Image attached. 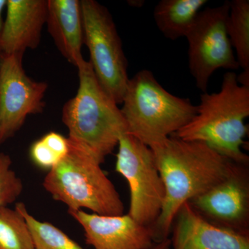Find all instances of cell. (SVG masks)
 <instances>
[{"label":"cell","mask_w":249,"mask_h":249,"mask_svg":"<svg viewBox=\"0 0 249 249\" xmlns=\"http://www.w3.org/2000/svg\"><path fill=\"white\" fill-rule=\"evenodd\" d=\"M80 3L90 65L103 89L116 104H121L129 79L128 62L112 16L95 0Z\"/></svg>","instance_id":"cell-6"},{"label":"cell","mask_w":249,"mask_h":249,"mask_svg":"<svg viewBox=\"0 0 249 249\" xmlns=\"http://www.w3.org/2000/svg\"><path fill=\"white\" fill-rule=\"evenodd\" d=\"M249 87L240 85L234 71L223 76L218 92L202 93L196 116L175 136L190 142H204L234 163H247L242 150L248 126Z\"/></svg>","instance_id":"cell-3"},{"label":"cell","mask_w":249,"mask_h":249,"mask_svg":"<svg viewBox=\"0 0 249 249\" xmlns=\"http://www.w3.org/2000/svg\"><path fill=\"white\" fill-rule=\"evenodd\" d=\"M76 94L65 103L62 121L69 131L70 143L102 163L127 133L121 108L103 89L89 61L77 67Z\"/></svg>","instance_id":"cell-2"},{"label":"cell","mask_w":249,"mask_h":249,"mask_svg":"<svg viewBox=\"0 0 249 249\" xmlns=\"http://www.w3.org/2000/svg\"><path fill=\"white\" fill-rule=\"evenodd\" d=\"M12 160L4 152H0V208L6 207L17 200L22 194V179L11 168Z\"/></svg>","instance_id":"cell-20"},{"label":"cell","mask_w":249,"mask_h":249,"mask_svg":"<svg viewBox=\"0 0 249 249\" xmlns=\"http://www.w3.org/2000/svg\"><path fill=\"white\" fill-rule=\"evenodd\" d=\"M23 54L0 55V145L13 138L31 115L42 114L49 85L30 78Z\"/></svg>","instance_id":"cell-9"},{"label":"cell","mask_w":249,"mask_h":249,"mask_svg":"<svg viewBox=\"0 0 249 249\" xmlns=\"http://www.w3.org/2000/svg\"><path fill=\"white\" fill-rule=\"evenodd\" d=\"M152 248H153V247H152Z\"/></svg>","instance_id":"cell-23"},{"label":"cell","mask_w":249,"mask_h":249,"mask_svg":"<svg viewBox=\"0 0 249 249\" xmlns=\"http://www.w3.org/2000/svg\"><path fill=\"white\" fill-rule=\"evenodd\" d=\"M117 146L115 169L128 183V214L151 227L161 212L165 196L155 156L148 145L128 133L121 137Z\"/></svg>","instance_id":"cell-7"},{"label":"cell","mask_w":249,"mask_h":249,"mask_svg":"<svg viewBox=\"0 0 249 249\" xmlns=\"http://www.w3.org/2000/svg\"><path fill=\"white\" fill-rule=\"evenodd\" d=\"M227 21L228 37L240 68L249 73V1L232 0L229 2Z\"/></svg>","instance_id":"cell-16"},{"label":"cell","mask_w":249,"mask_h":249,"mask_svg":"<svg viewBox=\"0 0 249 249\" xmlns=\"http://www.w3.org/2000/svg\"><path fill=\"white\" fill-rule=\"evenodd\" d=\"M249 189L237 170L194 199L193 206L209 217L226 224H237L248 213Z\"/></svg>","instance_id":"cell-14"},{"label":"cell","mask_w":249,"mask_h":249,"mask_svg":"<svg viewBox=\"0 0 249 249\" xmlns=\"http://www.w3.org/2000/svg\"><path fill=\"white\" fill-rule=\"evenodd\" d=\"M165 186V200L152 226L154 242L168 239L174 220L185 203L190 202L235 173L231 160L204 142L170 136L149 146Z\"/></svg>","instance_id":"cell-1"},{"label":"cell","mask_w":249,"mask_h":249,"mask_svg":"<svg viewBox=\"0 0 249 249\" xmlns=\"http://www.w3.org/2000/svg\"><path fill=\"white\" fill-rule=\"evenodd\" d=\"M0 249H35L25 219L8 206L0 208Z\"/></svg>","instance_id":"cell-18"},{"label":"cell","mask_w":249,"mask_h":249,"mask_svg":"<svg viewBox=\"0 0 249 249\" xmlns=\"http://www.w3.org/2000/svg\"><path fill=\"white\" fill-rule=\"evenodd\" d=\"M121 105L127 133L148 146L176 134L196 113L188 98L167 91L148 70L129 78Z\"/></svg>","instance_id":"cell-4"},{"label":"cell","mask_w":249,"mask_h":249,"mask_svg":"<svg viewBox=\"0 0 249 249\" xmlns=\"http://www.w3.org/2000/svg\"><path fill=\"white\" fill-rule=\"evenodd\" d=\"M70 148L68 138L52 131L33 142L29 149V156L36 166L50 170L66 157Z\"/></svg>","instance_id":"cell-19"},{"label":"cell","mask_w":249,"mask_h":249,"mask_svg":"<svg viewBox=\"0 0 249 249\" xmlns=\"http://www.w3.org/2000/svg\"><path fill=\"white\" fill-rule=\"evenodd\" d=\"M170 245H171L170 240L169 239H167L157 243V245L153 247L152 249H169Z\"/></svg>","instance_id":"cell-22"},{"label":"cell","mask_w":249,"mask_h":249,"mask_svg":"<svg viewBox=\"0 0 249 249\" xmlns=\"http://www.w3.org/2000/svg\"><path fill=\"white\" fill-rule=\"evenodd\" d=\"M48 0H7L0 36V55H24L38 47L46 24Z\"/></svg>","instance_id":"cell-12"},{"label":"cell","mask_w":249,"mask_h":249,"mask_svg":"<svg viewBox=\"0 0 249 249\" xmlns=\"http://www.w3.org/2000/svg\"><path fill=\"white\" fill-rule=\"evenodd\" d=\"M229 6V1H225L221 6L201 10L186 36L190 72L202 93L207 92L214 71L240 68L227 35Z\"/></svg>","instance_id":"cell-8"},{"label":"cell","mask_w":249,"mask_h":249,"mask_svg":"<svg viewBox=\"0 0 249 249\" xmlns=\"http://www.w3.org/2000/svg\"><path fill=\"white\" fill-rule=\"evenodd\" d=\"M15 209L27 222L35 249H84L53 224L31 215L23 203H17Z\"/></svg>","instance_id":"cell-17"},{"label":"cell","mask_w":249,"mask_h":249,"mask_svg":"<svg viewBox=\"0 0 249 249\" xmlns=\"http://www.w3.org/2000/svg\"><path fill=\"white\" fill-rule=\"evenodd\" d=\"M7 0H0V36L2 33L3 27H4V19L3 18V12L5 8L6 7Z\"/></svg>","instance_id":"cell-21"},{"label":"cell","mask_w":249,"mask_h":249,"mask_svg":"<svg viewBox=\"0 0 249 249\" xmlns=\"http://www.w3.org/2000/svg\"><path fill=\"white\" fill-rule=\"evenodd\" d=\"M84 230L85 240L94 249H152L151 228L127 214L101 215L83 210L68 211Z\"/></svg>","instance_id":"cell-10"},{"label":"cell","mask_w":249,"mask_h":249,"mask_svg":"<svg viewBox=\"0 0 249 249\" xmlns=\"http://www.w3.org/2000/svg\"><path fill=\"white\" fill-rule=\"evenodd\" d=\"M206 0H161L155 7L156 26L166 38L186 37Z\"/></svg>","instance_id":"cell-15"},{"label":"cell","mask_w":249,"mask_h":249,"mask_svg":"<svg viewBox=\"0 0 249 249\" xmlns=\"http://www.w3.org/2000/svg\"><path fill=\"white\" fill-rule=\"evenodd\" d=\"M175 221L170 240L173 249H249L246 234L213 225L196 213L190 202L180 208Z\"/></svg>","instance_id":"cell-11"},{"label":"cell","mask_w":249,"mask_h":249,"mask_svg":"<svg viewBox=\"0 0 249 249\" xmlns=\"http://www.w3.org/2000/svg\"><path fill=\"white\" fill-rule=\"evenodd\" d=\"M46 24L62 56L73 66H79L85 60L82 55L84 29L80 0H48Z\"/></svg>","instance_id":"cell-13"},{"label":"cell","mask_w":249,"mask_h":249,"mask_svg":"<svg viewBox=\"0 0 249 249\" xmlns=\"http://www.w3.org/2000/svg\"><path fill=\"white\" fill-rule=\"evenodd\" d=\"M70 144L66 157L46 175L44 188L55 201L66 205L68 211L87 209L101 215L124 214V203L101 163Z\"/></svg>","instance_id":"cell-5"}]
</instances>
